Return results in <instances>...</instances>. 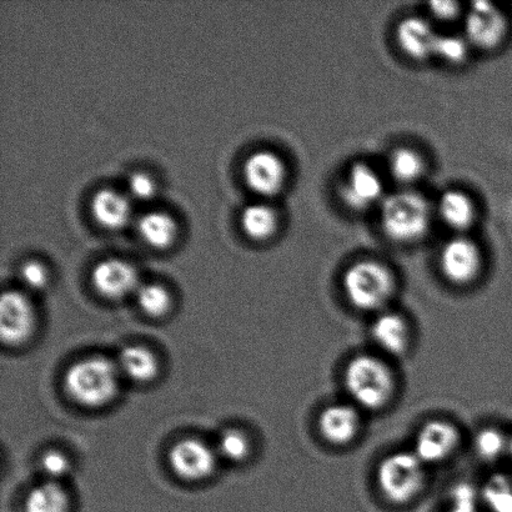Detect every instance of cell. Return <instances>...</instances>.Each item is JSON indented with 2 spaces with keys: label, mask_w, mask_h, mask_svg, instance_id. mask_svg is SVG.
Segmentation results:
<instances>
[{
  "label": "cell",
  "mask_w": 512,
  "mask_h": 512,
  "mask_svg": "<svg viewBox=\"0 0 512 512\" xmlns=\"http://www.w3.org/2000/svg\"><path fill=\"white\" fill-rule=\"evenodd\" d=\"M242 228L249 238L268 240L278 232L279 217L273 207L265 203L248 205L242 213Z\"/></svg>",
  "instance_id": "cell-22"
},
{
  "label": "cell",
  "mask_w": 512,
  "mask_h": 512,
  "mask_svg": "<svg viewBox=\"0 0 512 512\" xmlns=\"http://www.w3.org/2000/svg\"><path fill=\"white\" fill-rule=\"evenodd\" d=\"M67 491L57 481H47L35 486L25 498V512H69Z\"/></svg>",
  "instance_id": "cell-23"
},
{
  "label": "cell",
  "mask_w": 512,
  "mask_h": 512,
  "mask_svg": "<svg viewBox=\"0 0 512 512\" xmlns=\"http://www.w3.org/2000/svg\"><path fill=\"white\" fill-rule=\"evenodd\" d=\"M509 443L503 431L495 428L481 429L474 439L476 454L486 461H494L503 456L509 450Z\"/></svg>",
  "instance_id": "cell-28"
},
{
  "label": "cell",
  "mask_w": 512,
  "mask_h": 512,
  "mask_svg": "<svg viewBox=\"0 0 512 512\" xmlns=\"http://www.w3.org/2000/svg\"><path fill=\"white\" fill-rule=\"evenodd\" d=\"M117 365L120 374L135 383H150L159 374L157 356L142 345H129L120 351Z\"/></svg>",
  "instance_id": "cell-19"
},
{
  "label": "cell",
  "mask_w": 512,
  "mask_h": 512,
  "mask_svg": "<svg viewBox=\"0 0 512 512\" xmlns=\"http://www.w3.org/2000/svg\"><path fill=\"white\" fill-rule=\"evenodd\" d=\"M244 177L255 193L274 197L284 189L288 169L278 154L271 150H258L245 162Z\"/></svg>",
  "instance_id": "cell-11"
},
{
  "label": "cell",
  "mask_w": 512,
  "mask_h": 512,
  "mask_svg": "<svg viewBox=\"0 0 512 512\" xmlns=\"http://www.w3.org/2000/svg\"><path fill=\"white\" fill-rule=\"evenodd\" d=\"M371 336L379 348L391 356L406 353L410 343L409 325L405 318L393 311H383L371 325Z\"/></svg>",
  "instance_id": "cell-16"
},
{
  "label": "cell",
  "mask_w": 512,
  "mask_h": 512,
  "mask_svg": "<svg viewBox=\"0 0 512 512\" xmlns=\"http://www.w3.org/2000/svg\"><path fill=\"white\" fill-rule=\"evenodd\" d=\"M509 453L511 455V459H512V439L510 440V443H509Z\"/></svg>",
  "instance_id": "cell-34"
},
{
  "label": "cell",
  "mask_w": 512,
  "mask_h": 512,
  "mask_svg": "<svg viewBox=\"0 0 512 512\" xmlns=\"http://www.w3.org/2000/svg\"><path fill=\"white\" fill-rule=\"evenodd\" d=\"M441 273L450 283H473L483 269V254L473 239L458 235L444 245L440 253Z\"/></svg>",
  "instance_id": "cell-9"
},
{
  "label": "cell",
  "mask_w": 512,
  "mask_h": 512,
  "mask_svg": "<svg viewBox=\"0 0 512 512\" xmlns=\"http://www.w3.org/2000/svg\"><path fill=\"white\" fill-rule=\"evenodd\" d=\"M345 389L360 408L380 410L390 403L395 391L393 371L383 360L359 355L350 361L344 373Z\"/></svg>",
  "instance_id": "cell-3"
},
{
  "label": "cell",
  "mask_w": 512,
  "mask_h": 512,
  "mask_svg": "<svg viewBox=\"0 0 512 512\" xmlns=\"http://www.w3.org/2000/svg\"><path fill=\"white\" fill-rule=\"evenodd\" d=\"M94 288L104 298L119 300L139 289L137 269L129 261L112 258L100 261L92 273Z\"/></svg>",
  "instance_id": "cell-12"
},
{
  "label": "cell",
  "mask_w": 512,
  "mask_h": 512,
  "mask_svg": "<svg viewBox=\"0 0 512 512\" xmlns=\"http://www.w3.org/2000/svg\"><path fill=\"white\" fill-rule=\"evenodd\" d=\"M471 45L465 35L439 34L435 58L450 65H461L469 58Z\"/></svg>",
  "instance_id": "cell-26"
},
{
  "label": "cell",
  "mask_w": 512,
  "mask_h": 512,
  "mask_svg": "<svg viewBox=\"0 0 512 512\" xmlns=\"http://www.w3.org/2000/svg\"><path fill=\"white\" fill-rule=\"evenodd\" d=\"M388 168L396 183L409 187L423 179L426 162L418 150L409 147L395 149L390 154Z\"/></svg>",
  "instance_id": "cell-20"
},
{
  "label": "cell",
  "mask_w": 512,
  "mask_h": 512,
  "mask_svg": "<svg viewBox=\"0 0 512 512\" xmlns=\"http://www.w3.org/2000/svg\"><path fill=\"white\" fill-rule=\"evenodd\" d=\"M218 453L205 441L197 438L179 440L169 453L173 473L185 481H203L217 468Z\"/></svg>",
  "instance_id": "cell-7"
},
{
  "label": "cell",
  "mask_w": 512,
  "mask_h": 512,
  "mask_svg": "<svg viewBox=\"0 0 512 512\" xmlns=\"http://www.w3.org/2000/svg\"><path fill=\"white\" fill-rule=\"evenodd\" d=\"M250 440L244 431L227 429L219 436L217 453L222 458L233 463H239L248 458L250 454Z\"/></svg>",
  "instance_id": "cell-27"
},
{
  "label": "cell",
  "mask_w": 512,
  "mask_h": 512,
  "mask_svg": "<svg viewBox=\"0 0 512 512\" xmlns=\"http://www.w3.org/2000/svg\"><path fill=\"white\" fill-rule=\"evenodd\" d=\"M343 203L355 212H365L380 207L386 195L384 182L373 167L365 163H356L345 174L340 187Z\"/></svg>",
  "instance_id": "cell-10"
},
{
  "label": "cell",
  "mask_w": 512,
  "mask_h": 512,
  "mask_svg": "<svg viewBox=\"0 0 512 512\" xmlns=\"http://www.w3.org/2000/svg\"><path fill=\"white\" fill-rule=\"evenodd\" d=\"M480 498L473 485L458 484L451 490L450 512H478Z\"/></svg>",
  "instance_id": "cell-29"
},
{
  "label": "cell",
  "mask_w": 512,
  "mask_h": 512,
  "mask_svg": "<svg viewBox=\"0 0 512 512\" xmlns=\"http://www.w3.org/2000/svg\"><path fill=\"white\" fill-rule=\"evenodd\" d=\"M361 419L358 410L348 404L330 405L319 416L321 436L334 445H346L358 436Z\"/></svg>",
  "instance_id": "cell-15"
},
{
  "label": "cell",
  "mask_w": 512,
  "mask_h": 512,
  "mask_svg": "<svg viewBox=\"0 0 512 512\" xmlns=\"http://www.w3.org/2000/svg\"><path fill=\"white\" fill-rule=\"evenodd\" d=\"M20 279L30 290H43L49 281L47 268L37 260H28L20 268Z\"/></svg>",
  "instance_id": "cell-31"
},
{
  "label": "cell",
  "mask_w": 512,
  "mask_h": 512,
  "mask_svg": "<svg viewBox=\"0 0 512 512\" xmlns=\"http://www.w3.org/2000/svg\"><path fill=\"white\" fill-rule=\"evenodd\" d=\"M138 229L144 242L157 249L170 247L178 234L174 218L158 210L144 214L139 220Z\"/></svg>",
  "instance_id": "cell-21"
},
{
  "label": "cell",
  "mask_w": 512,
  "mask_h": 512,
  "mask_svg": "<svg viewBox=\"0 0 512 512\" xmlns=\"http://www.w3.org/2000/svg\"><path fill=\"white\" fill-rule=\"evenodd\" d=\"M480 495L491 512H512V481L508 476H490Z\"/></svg>",
  "instance_id": "cell-25"
},
{
  "label": "cell",
  "mask_w": 512,
  "mask_h": 512,
  "mask_svg": "<svg viewBox=\"0 0 512 512\" xmlns=\"http://www.w3.org/2000/svg\"><path fill=\"white\" fill-rule=\"evenodd\" d=\"M135 295H137L140 310L149 318H163L172 309V295L163 285L157 283L140 285Z\"/></svg>",
  "instance_id": "cell-24"
},
{
  "label": "cell",
  "mask_w": 512,
  "mask_h": 512,
  "mask_svg": "<svg viewBox=\"0 0 512 512\" xmlns=\"http://www.w3.org/2000/svg\"><path fill=\"white\" fill-rule=\"evenodd\" d=\"M378 484L391 503H410L424 488L425 464L408 451L386 456L379 465Z\"/></svg>",
  "instance_id": "cell-5"
},
{
  "label": "cell",
  "mask_w": 512,
  "mask_h": 512,
  "mask_svg": "<svg viewBox=\"0 0 512 512\" xmlns=\"http://www.w3.org/2000/svg\"><path fill=\"white\" fill-rule=\"evenodd\" d=\"M380 224L391 242L413 244L428 234L431 208L428 199L411 189L386 195L380 204Z\"/></svg>",
  "instance_id": "cell-2"
},
{
  "label": "cell",
  "mask_w": 512,
  "mask_h": 512,
  "mask_svg": "<svg viewBox=\"0 0 512 512\" xmlns=\"http://www.w3.org/2000/svg\"><path fill=\"white\" fill-rule=\"evenodd\" d=\"M431 17L439 22H454L460 17L461 7L456 2H433L429 4Z\"/></svg>",
  "instance_id": "cell-33"
},
{
  "label": "cell",
  "mask_w": 512,
  "mask_h": 512,
  "mask_svg": "<svg viewBox=\"0 0 512 512\" xmlns=\"http://www.w3.org/2000/svg\"><path fill=\"white\" fill-rule=\"evenodd\" d=\"M130 192L138 199L147 200L155 193V183L147 173L135 172L129 178Z\"/></svg>",
  "instance_id": "cell-32"
},
{
  "label": "cell",
  "mask_w": 512,
  "mask_h": 512,
  "mask_svg": "<svg viewBox=\"0 0 512 512\" xmlns=\"http://www.w3.org/2000/svg\"><path fill=\"white\" fill-rule=\"evenodd\" d=\"M439 34L430 20L414 15L401 20L396 28V42L406 57L423 62L435 57Z\"/></svg>",
  "instance_id": "cell-14"
},
{
  "label": "cell",
  "mask_w": 512,
  "mask_h": 512,
  "mask_svg": "<svg viewBox=\"0 0 512 512\" xmlns=\"http://www.w3.org/2000/svg\"><path fill=\"white\" fill-rule=\"evenodd\" d=\"M441 220L450 229L463 233L473 227L476 219V207L468 194L458 189L446 190L438 203Z\"/></svg>",
  "instance_id": "cell-18"
},
{
  "label": "cell",
  "mask_w": 512,
  "mask_h": 512,
  "mask_svg": "<svg viewBox=\"0 0 512 512\" xmlns=\"http://www.w3.org/2000/svg\"><path fill=\"white\" fill-rule=\"evenodd\" d=\"M459 439L458 429L449 421H429L416 436L414 454L425 465L438 464L454 453Z\"/></svg>",
  "instance_id": "cell-13"
},
{
  "label": "cell",
  "mask_w": 512,
  "mask_h": 512,
  "mask_svg": "<svg viewBox=\"0 0 512 512\" xmlns=\"http://www.w3.org/2000/svg\"><path fill=\"white\" fill-rule=\"evenodd\" d=\"M37 325V315L22 291H4L0 301V335L5 345L19 346L30 339Z\"/></svg>",
  "instance_id": "cell-8"
},
{
  "label": "cell",
  "mask_w": 512,
  "mask_h": 512,
  "mask_svg": "<svg viewBox=\"0 0 512 512\" xmlns=\"http://www.w3.org/2000/svg\"><path fill=\"white\" fill-rule=\"evenodd\" d=\"M465 38L471 47L494 50L504 42L508 34V19L495 4L475 2L465 17Z\"/></svg>",
  "instance_id": "cell-6"
},
{
  "label": "cell",
  "mask_w": 512,
  "mask_h": 512,
  "mask_svg": "<svg viewBox=\"0 0 512 512\" xmlns=\"http://www.w3.org/2000/svg\"><path fill=\"white\" fill-rule=\"evenodd\" d=\"M120 376L117 363L104 356H92L70 366L64 375V388L74 403L84 408H102L117 396Z\"/></svg>",
  "instance_id": "cell-1"
},
{
  "label": "cell",
  "mask_w": 512,
  "mask_h": 512,
  "mask_svg": "<svg viewBox=\"0 0 512 512\" xmlns=\"http://www.w3.org/2000/svg\"><path fill=\"white\" fill-rule=\"evenodd\" d=\"M92 213L102 227L119 229L128 223L132 210H130V203L125 195L117 190L104 188L94 194Z\"/></svg>",
  "instance_id": "cell-17"
},
{
  "label": "cell",
  "mask_w": 512,
  "mask_h": 512,
  "mask_svg": "<svg viewBox=\"0 0 512 512\" xmlns=\"http://www.w3.org/2000/svg\"><path fill=\"white\" fill-rule=\"evenodd\" d=\"M40 468L50 481L64 478L70 470V460L59 450H49L40 459Z\"/></svg>",
  "instance_id": "cell-30"
},
{
  "label": "cell",
  "mask_w": 512,
  "mask_h": 512,
  "mask_svg": "<svg viewBox=\"0 0 512 512\" xmlns=\"http://www.w3.org/2000/svg\"><path fill=\"white\" fill-rule=\"evenodd\" d=\"M395 288L393 271L374 259L356 261L343 276L346 298L361 311L383 310L393 298Z\"/></svg>",
  "instance_id": "cell-4"
}]
</instances>
